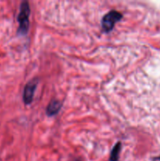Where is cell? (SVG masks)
Returning a JSON list of instances; mask_svg holds the SVG:
<instances>
[{"mask_svg": "<svg viewBox=\"0 0 160 161\" xmlns=\"http://www.w3.org/2000/svg\"><path fill=\"white\" fill-rule=\"evenodd\" d=\"M37 83V80H33L28 82L24 86L23 92V101L26 105H29L32 102Z\"/></svg>", "mask_w": 160, "mask_h": 161, "instance_id": "3", "label": "cell"}, {"mask_svg": "<svg viewBox=\"0 0 160 161\" xmlns=\"http://www.w3.org/2000/svg\"><path fill=\"white\" fill-rule=\"evenodd\" d=\"M30 6L28 2H22L20 7V13L17 16V21L19 23V28L17 31L18 34L26 35L29 28V16H30Z\"/></svg>", "mask_w": 160, "mask_h": 161, "instance_id": "1", "label": "cell"}, {"mask_svg": "<svg viewBox=\"0 0 160 161\" xmlns=\"http://www.w3.org/2000/svg\"><path fill=\"white\" fill-rule=\"evenodd\" d=\"M121 147H122V146H121L120 142H118L115 145L114 147L111 149V155H110V161H119Z\"/></svg>", "mask_w": 160, "mask_h": 161, "instance_id": "5", "label": "cell"}, {"mask_svg": "<svg viewBox=\"0 0 160 161\" xmlns=\"http://www.w3.org/2000/svg\"><path fill=\"white\" fill-rule=\"evenodd\" d=\"M122 14L116 10H111L105 14L101 20L102 29L105 32H109L114 28L115 25L122 19Z\"/></svg>", "mask_w": 160, "mask_h": 161, "instance_id": "2", "label": "cell"}, {"mask_svg": "<svg viewBox=\"0 0 160 161\" xmlns=\"http://www.w3.org/2000/svg\"><path fill=\"white\" fill-rule=\"evenodd\" d=\"M61 108V102L58 100H53L50 102L46 108V114L49 116H53L56 115Z\"/></svg>", "mask_w": 160, "mask_h": 161, "instance_id": "4", "label": "cell"}, {"mask_svg": "<svg viewBox=\"0 0 160 161\" xmlns=\"http://www.w3.org/2000/svg\"><path fill=\"white\" fill-rule=\"evenodd\" d=\"M75 161H79V160H75Z\"/></svg>", "mask_w": 160, "mask_h": 161, "instance_id": "6", "label": "cell"}]
</instances>
